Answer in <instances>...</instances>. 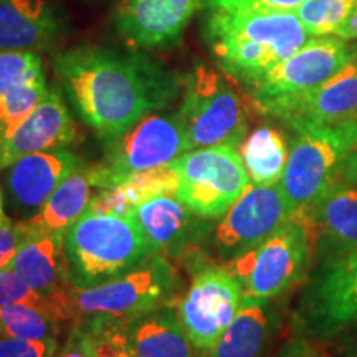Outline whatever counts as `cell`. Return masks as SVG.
Returning <instances> with one entry per match:
<instances>
[{
	"instance_id": "obj_39",
	"label": "cell",
	"mask_w": 357,
	"mask_h": 357,
	"mask_svg": "<svg viewBox=\"0 0 357 357\" xmlns=\"http://www.w3.org/2000/svg\"><path fill=\"white\" fill-rule=\"evenodd\" d=\"M334 35L342 40H357V0L354 3V8H352L349 19L339 26Z\"/></svg>"
},
{
	"instance_id": "obj_18",
	"label": "cell",
	"mask_w": 357,
	"mask_h": 357,
	"mask_svg": "<svg viewBox=\"0 0 357 357\" xmlns=\"http://www.w3.org/2000/svg\"><path fill=\"white\" fill-rule=\"evenodd\" d=\"M82 167V160L66 149L42 151L24 155L7 167V194L19 212L37 213L48 197L71 172Z\"/></svg>"
},
{
	"instance_id": "obj_25",
	"label": "cell",
	"mask_w": 357,
	"mask_h": 357,
	"mask_svg": "<svg viewBox=\"0 0 357 357\" xmlns=\"http://www.w3.org/2000/svg\"><path fill=\"white\" fill-rule=\"evenodd\" d=\"M126 321L108 314L79 316L56 357H118L126 352Z\"/></svg>"
},
{
	"instance_id": "obj_10",
	"label": "cell",
	"mask_w": 357,
	"mask_h": 357,
	"mask_svg": "<svg viewBox=\"0 0 357 357\" xmlns=\"http://www.w3.org/2000/svg\"><path fill=\"white\" fill-rule=\"evenodd\" d=\"M243 289L229 268L197 265L189 288L176 301L178 323L197 351V357L213 347L240 310Z\"/></svg>"
},
{
	"instance_id": "obj_8",
	"label": "cell",
	"mask_w": 357,
	"mask_h": 357,
	"mask_svg": "<svg viewBox=\"0 0 357 357\" xmlns=\"http://www.w3.org/2000/svg\"><path fill=\"white\" fill-rule=\"evenodd\" d=\"M172 164L178 177L174 197L204 220L225 215L250 185L240 151L230 146L187 151Z\"/></svg>"
},
{
	"instance_id": "obj_36",
	"label": "cell",
	"mask_w": 357,
	"mask_h": 357,
	"mask_svg": "<svg viewBox=\"0 0 357 357\" xmlns=\"http://www.w3.org/2000/svg\"><path fill=\"white\" fill-rule=\"evenodd\" d=\"M22 238L17 223H13L7 213L0 215V270L10 268Z\"/></svg>"
},
{
	"instance_id": "obj_29",
	"label": "cell",
	"mask_w": 357,
	"mask_h": 357,
	"mask_svg": "<svg viewBox=\"0 0 357 357\" xmlns=\"http://www.w3.org/2000/svg\"><path fill=\"white\" fill-rule=\"evenodd\" d=\"M356 0H305L294 8V13L312 37L334 35L349 19Z\"/></svg>"
},
{
	"instance_id": "obj_16",
	"label": "cell",
	"mask_w": 357,
	"mask_h": 357,
	"mask_svg": "<svg viewBox=\"0 0 357 357\" xmlns=\"http://www.w3.org/2000/svg\"><path fill=\"white\" fill-rule=\"evenodd\" d=\"M199 3L200 0H124L116 26L132 47L167 48L181 40Z\"/></svg>"
},
{
	"instance_id": "obj_19",
	"label": "cell",
	"mask_w": 357,
	"mask_h": 357,
	"mask_svg": "<svg viewBox=\"0 0 357 357\" xmlns=\"http://www.w3.org/2000/svg\"><path fill=\"white\" fill-rule=\"evenodd\" d=\"M136 218L158 255H189L207 231L204 218L192 213L174 195H158L132 208Z\"/></svg>"
},
{
	"instance_id": "obj_24",
	"label": "cell",
	"mask_w": 357,
	"mask_h": 357,
	"mask_svg": "<svg viewBox=\"0 0 357 357\" xmlns=\"http://www.w3.org/2000/svg\"><path fill=\"white\" fill-rule=\"evenodd\" d=\"M88 171H75L53 190L35 215L17 223L26 231H61L68 229L84 212L93 199Z\"/></svg>"
},
{
	"instance_id": "obj_9",
	"label": "cell",
	"mask_w": 357,
	"mask_h": 357,
	"mask_svg": "<svg viewBox=\"0 0 357 357\" xmlns=\"http://www.w3.org/2000/svg\"><path fill=\"white\" fill-rule=\"evenodd\" d=\"M357 43L334 37H316L248 88L250 96L261 111L276 102L293 100L314 91L347 63L356 60Z\"/></svg>"
},
{
	"instance_id": "obj_42",
	"label": "cell",
	"mask_w": 357,
	"mask_h": 357,
	"mask_svg": "<svg viewBox=\"0 0 357 357\" xmlns=\"http://www.w3.org/2000/svg\"><path fill=\"white\" fill-rule=\"evenodd\" d=\"M118 357H132L131 354H128V352H123V354H119Z\"/></svg>"
},
{
	"instance_id": "obj_35",
	"label": "cell",
	"mask_w": 357,
	"mask_h": 357,
	"mask_svg": "<svg viewBox=\"0 0 357 357\" xmlns=\"http://www.w3.org/2000/svg\"><path fill=\"white\" fill-rule=\"evenodd\" d=\"M275 357H331L324 341L298 333L296 336L288 339Z\"/></svg>"
},
{
	"instance_id": "obj_14",
	"label": "cell",
	"mask_w": 357,
	"mask_h": 357,
	"mask_svg": "<svg viewBox=\"0 0 357 357\" xmlns=\"http://www.w3.org/2000/svg\"><path fill=\"white\" fill-rule=\"evenodd\" d=\"M263 113L280 119L294 131L334 128L357 116V61L352 60L314 91L276 102Z\"/></svg>"
},
{
	"instance_id": "obj_37",
	"label": "cell",
	"mask_w": 357,
	"mask_h": 357,
	"mask_svg": "<svg viewBox=\"0 0 357 357\" xmlns=\"http://www.w3.org/2000/svg\"><path fill=\"white\" fill-rule=\"evenodd\" d=\"M337 178L357 187V146L342 155L341 164H339Z\"/></svg>"
},
{
	"instance_id": "obj_26",
	"label": "cell",
	"mask_w": 357,
	"mask_h": 357,
	"mask_svg": "<svg viewBox=\"0 0 357 357\" xmlns=\"http://www.w3.org/2000/svg\"><path fill=\"white\" fill-rule=\"evenodd\" d=\"M250 181L255 185H276L288 160V142L273 126H260L245 137L238 147Z\"/></svg>"
},
{
	"instance_id": "obj_12",
	"label": "cell",
	"mask_w": 357,
	"mask_h": 357,
	"mask_svg": "<svg viewBox=\"0 0 357 357\" xmlns=\"http://www.w3.org/2000/svg\"><path fill=\"white\" fill-rule=\"evenodd\" d=\"M294 132L278 184L291 217L310 208L337 181L339 164L347 153L336 128H305Z\"/></svg>"
},
{
	"instance_id": "obj_43",
	"label": "cell",
	"mask_w": 357,
	"mask_h": 357,
	"mask_svg": "<svg viewBox=\"0 0 357 357\" xmlns=\"http://www.w3.org/2000/svg\"><path fill=\"white\" fill-rule=\"evenodd\" d=\"M0 336H3V331H2V324H0Z\"/></svg>"
},
{
	"instance_id": "obj_22",
	"label": "cell",
	"mask_w": 357,
	"mask_h": 357,
	"mask_svg": "<svg viewBox=\"0 0 357 357\" xmlns=\"http://www.w3.org/2000/svg\"><path fill=\"white\" fill-rule=\"evenodd\" d=\"M124 346L132 357H197V351L178 323L176 305L128 319Z\"/></svg>"
},
{
	"instance_id": "obj_41",
	"label": "cell",
	"mask_w": 357,
	"mask_h": 357,
	"mask_svg": "<svg viewBox=\"0 0 357 357\" xmlns=\"http://www.w3.org/2000/svg\"><path fill=\"white\" fill-rule=\"evenodd\" d=\"M3 199H2V192H0V215H3Z\"/></svg>"
},
{
	"instance_id": "obj_7",
	"label": "cell",
	"mask_w": 357,
	"mask_h": 357,
	"mask_svg": "<svg viewBox=\"0 0 357 357\" xmlns=\"http://www.w3.org/2000/svg\"><path fill=\"white\" fill-rule=\"evenodd\" d=\"M190 151L181 114H147L131 129L108 141L106 158L88 167V177L96 189H113L132 174L169 164Z\"/></svg>"
},
{
	"instance_id": "obj_38",
	"label": "cell",
	"mask_w": 357,
	"mask_h": 357,
	"mask_svg": "<svg viewBox=\"0 0 357 357\" xmlns=\"http://www.w3.org/2000/svg\"><path fill=\"white\" fill-rule=\"evenodd\" d=\"M334 128H336L339 137H341L342 142H344L347 151L357 146V116L356 118L349 119V121L339 124V126H334Z\"/></svg>"
},
{
	"instance_id": "obj_11",
	"label": "cell",
	"mask_w": 357,
	"mask_h": 357,
	"mask_svg": "<svg viewBox=\"0 0 357 357\" xmlns=\"http://www.w3.org/2000/svg\"><path fill=\"white\" fill-rule=\"evenodd\" d=\"M300 333L321 341L357 323V250L344 258L319 263L294 316Z\"/></svg>"
},
{
	"instance_id": "obj_20",
	"label": "cell",
	"mask_w": 357,
	"mask_h": 357,
	"mask_svg": "<svg viewBox=\"0 0 357 357\" xmlns=\"http://www.w3.org/2000/svg\"><path fill=\"white\" fill-rule=\"evenodd\" d=\"M22 243L10 268L35 291L47 298L66 291L73 284L66 261L61 231H26L19 225Z\"/></svg>"
},
{
	"instance_id": "obj_17",
	"label": "cell",
	"mask_w": 357,
	"mask_h": 357,
	"mask_svg": "<svg viewBox=\"0 0 357 357\" xmlns=\"http://www.w3.org/2000/svg\"><path fill=\"white\" fill-rule=\"evenodd\" d=\"M77 137L73 118L56 88L48 89L43 101L0 144V171L24 155L65 149Z\"/></svg>"
},
{
	"instance_id": "obj_44",
	"label": "cell",
	"mask_w": 357,
	"mask_h": 357,
	"mask_svg": "<svg viewBox=\"0 0 357 357\" xmlns=\"http://www.w3.org/2000/svg\"><path fill=\"white\" fill-rule=\"evenodd\" d=\"M356 61H357V53H356Z\"/></svg>"
},
{
	"instance_id": "obj_31",
	"label": "cell",
	"mask_w": 357,
	"mask_h": 357,
	"mask_svg": "<svg viewBox=\"0 0 357 357\" xmlns=\"http://www.w3.org/2000/svg\"><path fill=\"white\" fill-rule=\"evenodd\" d=\"M43 73V63L35 52L0 50V93Z\"/></svg>"
},
{
	"instance_id": "obj_2",
	"label": "cell",
	"mask_w": 357,
	"mask_h": 357,
	"mask_svg": "<svg viewBox=\"0 0 357 357\" xmlns=\"http://www.w3.org/2000/svg\"><path fill=\"white\" fill-rule=\"evenodd\" d=\"M205 42L227 77L253 86L310 40L294 12L205 8Z\"/></svg>"
},
{
	"instance_id": "obj_28",
	"label": "cell",
	"mask_w": 357,
	"mask_h": 357,
	"mask_svg": "<svg viewBox=\"0 0 357 357\" xmlns=\"http://www.w3.org/2000/svg\"><path fill=\"white\" fill-rule=\"evenodd\" d=\"M0 324L3 336L33 339H56L60 334V321L43 307L29 305H12L0 307Z\"/></svg>"
},
{
	"instance_id": "obj_30",
	"label": "cell",
	"mask_w": 357,
	"mask_h": 357,
	"mask_svg": "<svg viewBox=\"0 0 357 357\" xmlns=\"http://www.w3.org/2000/svg\"><path fill=\"white\" fill-rule=\"evenodd\" d=\"M118 187L123 192L124 199L134 208L136 205L158 197V195H176L178 177L174 164L169 162L132 174L128 181H124Z\"/></svg>"
},
{
	"instance_id": "obj_21",
	"label": "cell",
	"mask_w": 357,
	"mask_h": 357,
	"mask_svg": "<svg viewBox=\"0 0 357 357\" xmlns=\"http://www.w3.org/2000/svg\"><path fill=\"white\" fill-rule=\"evenodd\" d=\"M60 29L48 0H0V50H42Z\"/></svg>"
},
{
	"instance_id": "obj_1",
	"label": "cell",
	"mask_w": 357,
	"mask_h": 357,
	"mask_svg": "<svg viewBox=\"0 0 357 357\" xmlns=\"http://www.w3.org/2000/svg\"><path fill=\"white\" fill-rule=\"evenodd\" d=\"M55 73L79 119L113 141L181 93V79L141 53L77 47L58 53Z\"/></svg>"
},
{
	"instance_id": "obj_6",
	"label": "cell",
	"mask_w": 357,
	"mask_h": 357,
	"mask_svg": "<svg viewBox=\"0 0 357 357\" xmlns=\"http://www.w3.org/2000/svg\"><path fill=\"white\" fill-rule=\"evenodd\" d=\"M181 114L192 149L230 146L238 149L248 131L247 106L218 71L195 66L184 79Z\"/></svg>"
},
{
	"instance_id": "obj_40",
	"label": "cell",
	"mask_w": 357,
	"mask_h": 357,
	"mask_svg": "<svg viewBox=\"0 0 357 357\" xmlns=\"http://www.w3.org/2000/svg\"><path fill=\"white\" fill-rule=\"evenodd\" d=\"M344 357H357V341H352L344 346Z\"/></svg>"
},
{
	"instance_id": "obj_15",
	"label": "cell",
	"mask_w": 357,
	"mask_h": 357,
	"mask_svg": "<svg viewBox=\"0 0 357 357\" xmlns=\"http://www.w3.org/2000/svg\"><path fill=\"white\" fill-rule=\"evenodd\" d=\"M306 223L319 263L344 258L357 250V187L334 181L305 212L293 215Z\"/></svg>"
},
{
	"instance_id": "obj_5",
	"label": "cell",
	"mask_w": 357,
	"mask_h": 357,
	"mask_svg": "<svg viewBox=\"0 0 357 357\" xmlns=\"http://www.w3.org/2000/svg\"><path fill=\"white\" fill-rule=\"evenodd\" d=\"M314 247L306 223L291 217L261 243L231 258L227 268L245 298L270 301L296 287L310 271Z\"/></svg>"
},
{
	"instance_id": "obj_3",
	"label": "cell",
	"mask_w": 357,
	"mask_h": 357,
	"mask_svg": "<svg viewBox=\"0 0 357 357\" xmlns=\"http://www.w3.org/2000/svg\"><path fill=\"white\" fill-rule=\"evenodd\" d=\"M63 238L75 288L108 283L158 255L132 215L86 211L65 230Z\"/></svg>"
},
{
	"instance_id": "obj_27",
	"label": "cell",
	"mask_w": 357,
	"mask_h": 357,
	"mask_svg": "<svg viewBox=\"0 0 357 357\" xmlns=\"http://www.w3.org/2000/svg\"><path fill=\"white\" fill-rule=\"evenodd\" d=\"M45 73L0 93V144L22 121L29 118L48 93Z\"/></svg>"
},
{
	"instance_id": "obj_34",
	"label": "cell",
	"mask_w": 357,
	"mask_h": 357,
	"mask_svg": "<svg viewBox=\"0 0 357 357\" xmlns=\"http://www.w3.org/2000/svg\"><path fill=\"white\" fill-rule=\"evenodd\" d=\"M305 0H204L205 8H227V10H266L293 12Z\"/></svg>"
},
{
	"instance_id": "obj_13",
	"label": "cell",
	"mask_w": 357,
	"mask_h": 357,
	"mask_svg": "<svg viewBox=\"0 0 357 357\" xmlns=\"http://www.w3.org/2000/svg\"><path fill=\"white\" fill-rule=\"evenodd\" d=\"M291 218L283 192L276 185H248L213 231V243L231 258L261 243Z\"/></svg>"
},
{
	"instance_id": "obj_23",
	"label": "cell",
	"mask_w": 357,
	"mask_h": 357,
	"mask_svg": "<svg viewBox=\"0 0 357 357\" xmlns=\"http://www.w3.org/2000/svg\"><path fill=\"white\" fill-rule=\"evenodd\" d=\"M275 312L268 301L245 298L225 333L200 357H260L275 336Z\"/></svg>"
},
{
	"instance_id": "obj_33",
	"label": "cell",
	"mask_w": 357,
	"mask_h": 357,
	"mask_svg": "<svg viewBox=\"0 0 357 357\" xmlns=\"http://www.w3.org/2000/svg\"><path fill=\"white\" fill-rule=\"evenodd\" d=\"M56 339H22L0 336V357H56Z\"/></svg>"
},
{
	"instance_id": "obj_4",
	"label": "cell",
	"mask_w": 357,
	"mask_h": 357,
	"mask_svg": "<svg viewBox=\"0 0 357 357\" xmlns=\"http://www.w3.org/2000/svg\"><path fill=\"white\" fill-rule=\"evenodd\" d=\"M181 276L164 255H154L126 275L93 288H75L47 298V311L60 323L84 314L136 319L176 305Z\"/></svg>"
},
{
	"instance_id": "obj_32",
	"label": "cell",
	"mask_w": 357,
	"mask_h": 357,
	"mask_svg": "<svg viewBox=\"0 0 357 357\" xmlns=\"http://www.w3.org/2000/svg\"><path fill=\"white\" fill-rule=\"evenodd\" d=\"M12 305H29L47 310L42 294L30 288L12 268L0 270V307Z\"/></svg>"
}]
</instances>
